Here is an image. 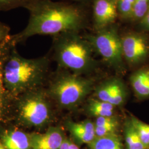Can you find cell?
Returning a JSON list of instances; mask_svg holds the SVG:
<instances>
[{"instance_id": "obj_24", "label": "cell", "mask_w": 149, "mask_h": 149, "mask_svg": "<svg viewBox=\"0 0 149 149\" xmlns=\"http://www.w3.org/2000/svg\"><path fill=\"white\" fill-rule=\"evenodd\" d=\"M59 149H81L79 145L70 139L66 138Z\"/></svg>"}, {"instance_id": "obj_21", "label": "cell", "mask_w": 149, "mask_h": 149, "mask_svg": "<svg viewBox=\"0 0 149 149\" xmlns=\"http://www.w3.org/2000/svg\"><path fill=\"white\" fill-rule=\"evenodd\" d=\"M135 0H118V12L123 19H130Z\"/></svg>"}, {"instance_id": "obj_28", "label": "cell", "mask_w": 149, "mask_h": 149, "mask_svg": "<svg viewBox=\"0 0 149 149\" xmlns=\"http://www.w3.org/2000/svg\"></svg>"}, {"instance_id": "obj_7", "label": "cell", "mask_w": 149, "mask_h": 149, "mask_svg": "<svg viewBox=\"0 0 149 149\" xmlns=\"http://www.w3.org/2000/svg\"><path fill=\"white\" fill-rule=\"evenodd\" d=\"M123 55L130 66L143 63L149 57V40L143 33L130 32L121 37Z\"/></svg>"}, {"instance_id": "obj_10", "label": "cell", "mask_w": 149, "mask_h": 149, "mask_svg": "<svg viewBox=\"0 0 149 149\" xmlns=\"http://www.w3.org/2000/svg\"><path fill=\"white\" fill-rule=\"evenodd\" d=\"M118 0H95L93 27L98 31L114 24L117 18Z\"/></svg>"}, {"instance_id": "obj_13", "label": "cell", "mask_w": 149, "mask_h": 149, "mask_svg": "<svg viewBox=\"0 0 149 149\" xmlns=\"http://www.w3.org/2000/svg\"><path fill=\"white\" fill-rule=\"evenodd\" d=\"M64 125L77 145L89 144L96 138L95 124L89 119L78 122L66 119Z\"/></svg>"}, {"instance_id": "obj_25", "label": "cell", "mask_w": 149, "mask_h": 149, "mask_svg": "<svg viewBox=\"0 0 149 149\" xmlns=\"http://www.w3.org/2000/svg\"><path fill=\"white\" fill-rule=\"evenodd\" d=\"M139 22V25L141 29L149 31V9L144 17Z\"/></svg>"}, {"instance_id": "obj_18", "label": "cell", "mask_w": 149, "mask_h": 149, "mask_svg": "<svg viewBox=\"0 0 149 149\" xmlns=\"http://www.w3.org/2000/svg\"><path fill=\"white\" fill-rule=\"evenodd\" d=\"M126 149H148L139 138L130 118L126 119L124 126Z\"/></svg>"}, {"instance_id": "obj_6", "label": "cell", "mask_w": 149, "mask_h": 149, "mask_svg": "<svg viewBox=\"0 0 149 149\" xmlns=\"http://www.w3.org/2000/svg\"><path fill=\"white\" fill-rule=\"evenodd\" d=\"M96 32L84 37L108 66L119 74H124L127 69L117 26L114 23Z\"/></svg>"}, {"instance_id": "obj_9", "label": "cell", "mask_w": 149, "mask_h": 149, "mask_svg": "<svg viewBox=\"0 0 149 149\" xmlns=\"http://www.w3.org/2000/svg\"><path fill=\"white\" fill-rule=\"evenodd\" d=\"M66 138L64 129L60 125H52L43 133H30L32 149H59Z\"/></svg>"}, {"instance_id": "obj_12", "label": "cell", "mask_w": 149, "mask_h": 149, "mask_svg": "<svg viewBox=\"0 0 149 149\" xmlns=\"http://www.w3.org/2000/svg\"><path fill=\"white\" fill-rule=\"evenodd\" d=\"M13 45H16L12 42L11 35L0 47V127L7 123L12 100L3 85L2 69L7 56Z\"/></svg>"}, {"instance_id": "obj_20", "label": "cell", "mask_w": 149, "mask_h": 149, "mask_svg": "<svg viewBox=\"0 0 149 149\" xmlns=\"http://www.w3.org/2000/svg\"><path fill=\"white\" fill-rule=\"evenodd\" d=\"M149 9V0H135L131 19L140 21Z\"/></svg>"}, {"instance_id": "obj_15", "label": "cell", "mask_w": 149, "mask_h": 149, "mask_svg": "<svg viewBox=\"0 0 149 149\" xmlns=\"http://www.w3.org/2000/svg\"><path fill=\"white\" fill-rule=\"evenodd\" d=\"M116 107L96 98L88 100L85 106L86 113L92 117H111L114 116Z\"/></svg>"}, {"instance_id": "obj_26", "label": "cell", "mask_w": 149, "mask_h": 149, "mask_svg": "<svg viewBox=\"0 0 149 149\" xmlns=\"http://www.w3.org/2000/svg\"><path fill=\"white\" fill-rule=\"evenodd\" d=\"M0 149H6L1 141H0Z\"/></svg>"}, {"instance_id": "obj_16", "label": "cell", "mask_w": 149, "mask_h": 149, "mask_svg": "<svg viewBox=\"0 0 149 149\" xmlns=\"http://www.w3.org/2000/svg\"><path fill=\"white\" fill-rule=\"evenodd\" d=\"M94 124L96 137L117 134L120 124L119 119L116 116L96 118Z\"/></svg>"}, {"instance_id": "obj_11", "label": "cell", "mask_w": 149, "mask_h": 149, "mask_svg": "<svg viewBox=\"0 0 149 149\" xmlns=\"http://www.w3.org/2000/svg\"><path fill=\"white\" fill-rule=\"evenodd\" d=\"M0 141L6 149H32L30 133L10 124L0 127Z\"/></svg>"}, {"instance_id": "obj_1", "label": "cell", "mask_w": 149, "mask_h": 149, "mask_svg": "<svg viewBox=\"0 0 149 149\" xmlns=\"http://www.w3.org/2000/svg\"><path fill=\"white\" fill-rule=\"evenodd\" d=\"M29 13L27 26L11 35L16 45L37 35L52 37L62 33L80 32L87 23L86 16L79 7L65 2L28 0L24 6Z\"/></svg>"}, {"instance_id": "obj_8", "label": "cell", "mask_w": 149, "mask_h": 149, "mask_svg": "<svg viewBox=\"0 0 149 149\" xmlns=\"http://www.w3.org/2000/svg\"><path fill=\"white\" fill-rule=\"evenodd\" d=\"M95 97L113 106H122L128 98L127 86L118 77H112L103 81L95 88Z\"/></svg>"}, {"instance_id": "obj_3", "label": "cell", "mask_w": 149, "mask_h": 149, "mask_svg": "<svg viewBox=\"0 0 149 149\" xmlns=\"http://www.w3.org/2000/svg\"><path fill=\"white\" fill-rule=\"evenodd\" d=\"M55 108L45 87L29 91L12 98L6 124L40 132L56 122Z\"/></svg>"}, {"instance_id": "obj_22", "label": "cell", "mask_w": 149, "mask_h": 149, "mask_svg": "<svg viewBox=\"0 0 149 149\" xmlns=\"http://www.w3.org/2000/svg\"><path fill=\"white\" fill-rule=\"evenodd\" d=\"M28 0H0V11H7L24 7Z\"/></svg>"}, {"instance_id": "obj_19", "label": "cell", "mask_w": 149, "mask_h": 149, "mask_svg": "<svg viewBox=\"0 0 149 149\" xmlns=\"http://www.w3.org/2000/svg\"><path fill=\"white\" fill-rule=\"evenodd\" d=\"M130 118L142 143L146 149H149V124L144 123L133 116H131Z\"/></svg>"}, {"instance_id": "obj_5", "label": "cell", "mask_w": 149, "mask_h": 149, "mask_svg": "<svg viewBox=\"0 0 149 149\" xmlns=\"http://www.w3.org/2000/svg\"><path fill=\"white\" fill-rule=\"evenodd\" d=\"M93 88V80L60 68L50 74L45 86L56 107L68 111L80 106Z\"/></svg>"}, {"instance_id": "obj_23", "label": "cell", "mask_w": 149, "mask_h": 149, "mask_svg": "<svg viewBox=\"0 0 149 149\" xmlns=\"http://www.w3.org/2000/svg\"><path fill=\"white\" fill-rule=\"evenodd\" d=\"M10 28L5 23L0 22V47L10 37Z\"/></svg>"}, {"instance_id": "obj_27", "label": "cell", "mask_w": 149, "mask_h": 149, "mask_svg": "<svg viewBox=\"0 0 149 149\" xmlns=\"http://www.w3.org/2000/svg\"><path fill=\"white\" fill-rule=\"evenodd\" d=\"M71 1H76V2H85L88 0H71Z\"/></svg>"}, {"instance_id": "obj_2", "label": "cell", "mask_w": 149, "mask_h": 149, "mask_svg": "<svg viewBox=\"0 0 149 149\" xmlns=\"http://www.w3.org/2000/svg\"><path fill=\"white\" fill-rule=\"evenodd\" d=\"M50 59L48 55L27 59L19 55L13 45L3 64V85L11 98L45 87L49 76Z\"/></svg>"}, {"instance_id": "obj_14", "label": "cell", "mask_w": 149, "mask_h": 149, "mask_svg": "<svg viewBox=\"0 0 149 149\" xmlns=\"http://www.w3.org/2000/svg\"><path fill=\"white\" fill-rule=\"evenodd\" d=\"M130 82L136 97L140 99L149 97V68L137 70L130 75Z\"/></svg>"}, {"instance_id": "obj_4", "label": "cell", "mask_w": 149, "mask_h": 149, "mask_svg": "<svg viewBox=\"0 0 149 149\" xmlns=\"http://www.w3.org/2000/svg\"><path fill=\"white\" fill-rule=\"evenodd\" d=\"M52 53L58 68L80 75L94 72L98 67L90 43L77 32L54 36Z\"/></svg>"}, {"instance_id": "obj_17", "label": "cell", "mask_w": 149, "mask_h": 149, "mask_svg": "<svg viewBox=\"0 0 149 149\" xmlns=\"http://www.w3.org/2000/svg\"><path fill=\"white\" fill-rule=\"evenodd\" d=\"M88 145L90 149H124L122 140L117 134L96 137Z\"/></svg>"}]
</instances>
